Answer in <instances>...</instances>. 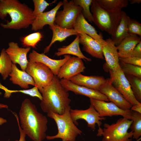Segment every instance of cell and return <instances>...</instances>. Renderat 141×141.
Segmentation results:
<instances>
[{
  "mask_svg": "<svg viewBox=\"0 0 141 141\" xmlns=\"http://www.w3.org/2000/svg\"><path fill=\"white\" fill-rule=\"evenodd\" d=\"M7 122V120L2 118L0 117V125Z\"/></svg>",
  "mask_w": 141,
  "mask_h": 141,
  "instance_id": "cell-42",
  "label": "cell"
},
{
  "mask_svg": "<svg viewBox=\"0 0 141 141\" xmlns=\"http://www.w3.org/2000/svg\"><path fill=\"white\" fill-rule=\"evenodd\" d=\"M119 60L125 63L141 66V58L131 56L119 58Z\"/></svg>",
  "mask_w": 141,
  "mask_h": 141,
  "instance_id": "cell-37",
  "label": "cell"
},
{
  "mask_svg": "<svg viewBox=\"0 0 141 141\" xmlns=\"http://www.w3.org/2000/svg\"><path fill=\"white\" fill-rule=\"evenodd\" d=\"M12 63L5 49H3L0 55V73L3 79H6L10 73Z\"/></svg>",
  "mask_w": 141,
  "mask_h": 141,
  "instance_id": "cell-27",
  "label": "cell"
},
{
  "mask_svg": "<svg viewBox=\"0 0 141 141\" xmlns=\"http://www.w3.org/2000/svg\"><path fill=\"white\" fill-rule=\"evenodd\" d=\"M132 122L122 118L111 124L105 123L103 128L98 127L96 136H102V141H132L133 131L128 132Z\"/></svg>",
  "mask_w": 141,
  "mask_h": 141,
  "instance_id": "cell-6",
  "label": "cell"
},
{
  "mask_svg": "<svg viewBox=\"0 0 141 141\" xmlns=\"http://www.w3.org/2000/svg\"><path fill=\"white\" fill-rule=\"evenodd\" d=\"M70 113L71 118L76 125L78 124V120L83 119L87 122V126L93 131L96 129V124L98 127H100L102 124V121L106 119L105 117H100L98 113L91 104L88 108L85 110L70 109Z\"/></svg>",
  "mask_w": 141,
  "mask_h": 141,
  "instance_id": "cell-11",
  "label": "cell"
},
{
  "mask_svg": "<svg viewBox=\"0 0 141 141\" xmlns=\"http://www.w3.org/2000/svg\"><path fill=\"white\" fill-rule=\"evenodd\" d=\"M69 105L66 109L62 115L50 112L47 114V116L53 119L56 124L58 132L54 136H46L49 140L60 138L62 141H75L76 137L82 133L73 121L71 117Z\"/></svg>",
  "mask_w": 141,
  "mask_h": 141,
  "instance_id": "cell-5",
  "label": "cell"
},
{
  "mask_svg": "<svg viewBox=\"0 0 141 141\" xmlns=\"http://www.w3.org/2000/svg\"><path fill=\"white\" fill-rule=\"evenodd\" d=\"M4 90L5 92L4 96L6 98H9L13 93L20 92L28 95L32 97H37L40 101L42 99V97L41 94L39 91L38 89L35 86L32 89L27 90H10L5 88Z\"/></svg>",
  "mask_w": 141,
  "mask_h": 141,
  "instance_id": "cell-34",
  "label": "cell"
},
{
  "mask_svg": "<svg viewBox=\"0 0 141 141\" xmlns=\"http://www.w3.org/2000/svg\"><path fill=\"white\" fill-rule=\"evenodd\" d=\"M49 27L52 32V37L49 45L44 49V53H47L49 51L51 46L55 42H61L71 36L77 35L79 34L73 28H63L55 24L52 26H49Z\"/></svg>",
  "mask_w": 141,
  "mask_h": 141,
  "instance_id": "cell-24",
  "label": "cell"
},
{
  "mask_svg": "<svg viewBox=\"0 0 141 141\" xmlns=\"http://www.w3.org/2000/svg\"><path fill=\"white\" fill-rule=\"evenodd\" d=\"M20 125L26 135L34 141H43L45 138L48 120L38 110L28 98L22 102L19 112Z\"/></svg>",
  "mask_w": 141,
  "mask_h": 141,
  "instance_id": "cell-1",
  "label": "cell"
},
{
  "mask_svg": "<svg viewBox=\"0 0 141 141\" xmlns=\"http://www.w3.org/2000/svg\"><path fill=\"white\" fill-rule=\"evenodd\" d=\"M131 19L125 11H122L120 22L114 34L111 36V39L116 46L118 45L125 38L130 35L128 32V26Z\"/></svg>",
  "mask_w": 141,
  "mask_h": 141,
  "instance_id": "cell-26",
  "label": "cell"
},
{
  "mask_svg": "<svg viewBox=\"0 0 141 141\" xmlns=\"http://www.w3.org/2000/svg\"><path fill=\"white\" fill-rule=\"evenodd\" d=\"M9 15L11 21L0 24L5 29L20 30L26 28L31 25L36 17L33 10L25 3L17 0H0V18L4 19Z\"/></svg>",
  "mask_w": 141,
  "mask_h": 141,
  "instance_id": "cell-3",
  "label": "cell"
},
{
  "mask_svg": "<svg viewBox=\"0 0 141 141\" xmlns=\"http://www.w3.org/2000/svg\"><path fill=\"white\" fill-rule=\"evenodd\" d=\"M99 91L105 95L109 100L121 109L124 110H131L132 105L123 97L114 86L109 79L100 88Z\"/></svg>",
  "mask_w": 141,
  "mask_h": 141,
  "instance_id": "cell-13",
  "label": "cell"
},
{
  "mask_svg": "<svg viewBox=\"0 0 141 141\" xmlns=\"http://www.w3.org/2000/svg\"><path fill=\"white\" fill-rule=\"evenodd\" d=\"M132 56L141 58V42L137 45L134 49Z\"/></svg>",
  "mask_w": 141,
  "mask_h": 141,
  "instance_id": "cell-39",
  "label": "cell"
},
{
  "mask_svg": "<svg viewBox=\"0 0 141 141\" xmlns=\"http://www.w3.org/2000/svg\"><path fill=\"white\" fill-rule=\"evenodd\" d=\"M130 85L136 100L141 103V79L132 75L125 74Z\"/></svg>",
  "mask_w": 141,
  "mask_h": 141,
  "instance_id": "cell-29",
  "label": "cell"
},
{
  "mask_svg": "<svg viewBox=\"0 0 141 141\" xmlns=\"http://www.w3.org/2000/svg\"><path fill=\"white\" fill-rule=\"evenodd\" d=\"M13 114L16 118L20 133V137L19 140H16L15 141H26L25 137L26 135L20 127L19 117L14 112Z\"/></svg>",
  "mask_w": 141,
  "mask_h": 141,
  "instance_id": "cell-38",
  "label": "cell"
},
{
  "mask_svg": "<svg viewBox=\"0 0 141 141\" xmlns=\"http://www.w3.org/2000/svg\"><path fill=\"white\" fill-rule=\"evenodd\" d=\"M90 104L92 105L101 117L106 116L111 117L114 116L120 115L123 118L132 120L131 110L122 109L112 102L90 98Z\"/></svg>",
  "mask_w": 141,
  "mask_h": 141,
  "instance_id": "cell-10",
  "label": "cell"
},
{
  "mask_svg": "<svg viewBox=\"0 0 141 141\" xmlns=\"http://www.w3.org/2000/svg\"><path fill=\"white\" fill-rule=\"evenodd\" d=\"M93 22L102 31L114 35L121 19V10H109L92 0L91 7Z\"/></svg>",
  "mask_w": 141,
  "mask_h": 141,
  "instance_id": "cell-4",
  "label": "cell"
},
{
  "mask_svg": "<svg viewBox=\"0 0 141 141\" xmlns=\"http://www.w3.org/2000/svg\"><path fill=\"white\" fill-rule=\"evenodd\" d=\"M141 139V138L140 137L137 140H136V141H138L140 140Z\"/></svg>",
  "mask_w": 141,
  "mask_h": 141,
  "instance_id": "cell-44",
  "label": "cell"
},
{
  "mask_svg": "<svg viewBox=\"0 0 141 141\" xmlns=\"http://www.w3.org/2000/svg\"><path fill=\"white\" fill-rule=\"evenodd\" d=\"M110 74L109 79L123 97L132 105L140 103L136 99L130 84L120 67L114 69H108Z\"/></svg>",
  "mask_w": 141,
  "mask_h": 141,
  "instance_id": "cell-8",
  "label": "cell"
},
{
  "mask_svg": "<svg viewBox=\"0 0 141 141\" xmlns=\"http://www.w3.org/2000/svg\"><path fill=\"white\" fill-rule=\"evenodd\" d=\"M74 29L78 33H85L95 40L101 45L105 42L101 34H98L95 27L90 24L81 13L76 19L74 27Z\"/></svg>",
  "mask_w": 141,
  "mask_h": 141,
  "instance_id": "cell-19",
  "label": "cell"
},
{
  "mask_svg": "<svg viewBox=\"0 0 141 141\" xmlns=\"http://www.w3.org/2000/svg\"><path fill=\"white\" fill-rule=\"evenodd\" d=\"M80 43L83 46V50L93 57L104 59L101 46L95 40L87 34L78 33Z\"/></svg>",
  "mask_w": 141,
  "mask_h": 141,
  "instance_id": "cell-20",
  "label": "cell"
},
{
  "mask_svg": "<svg viewBox=\"0 0 141 141\" xmlns=\"http://www.w3.org/2000/svg\"><path fill=\"white\" fill-rule=\"evenodd\" d=\"M25 71L32 78L38 89L49 85L54 75L48 66L39 62L28 61Z\"/></svg>",
  "mask_w": 141,
  "mask_h": 141,
  "instance_id": "cell-9",
  "label": "cell"
},
{
  "mask_svg": "<svg viewBox=\"0 0 141 141\" xmlns=\"http://www.w3.org/2000/svg\"><path fill=\"white\" fill-rule=\"evenodd\" d=\"M81 58L78 57H70L62 66L57 75L60 79L69 80L81 72L86 68Z\"/></svg>",
  "mask_w": 141,
  "mask_h": 141,
  "instance_id": "cell-12",
  "label": "cell"
},
{
  "mask_svg": "<svg viewBox=\"0 0 141 141\" xmlns=\"http://www.w3.org/2000/svg\"><path fill=\"white\" fill-rule=\"evenodd\" d=\"M42 35L37 32L34 33L23 37L21 40L22 44L25 46L35 48L38 43L41 40Z\"/></svg>",
  "mask_w": 141,
  "mask_h": 141,
  "instance_id": "cell-33",
  "label": "cell"
},
{
  "mask_svg": "<svg viewBox=\"0 0 141 141\" xmlns=\"http://www.w3.org/2000/svg\"><path fill=\"white\" fill-rule=\"evenodd\" d=\"M9 75L10 76L9 79L13 84L17 85L22 88L28 89L29 85L35 86L32 78L25 71L19 69L15 64L12 63L11 71Z\"/></svg>",
  "mask_w": 141,
  "mask_h": 141,
  "instance_id": "cell-22",
  "label": "cell"
},
{
  "mask_svg": "<svg viewBox=\"0 0 141 141\" xmlns=\"http://www.w3.org/2000/svg\"><path fill=\"white\" fill-rule=\"evenodd\" d=\"M8 106L7 105L0 103V109L3 108L8 109Z\"/></svg>",
  "mask_w": 141,
  "mask_h": 141,
  "instance_id": "cell-43",
  "label": "cell"
},
{
  "mask_svg": "<svg viewBox=\"0 0 141 141\" xmlns=\"http://www.w3.org/2000/svg\"><path fill=\"white\" fill-rule=\"evenodd\" d=\"M102 7L109 10H121L128 4L127 0H96Z\"/></svg>",
  "mask_w": 141,
  "mask_h": 141,
  "instance_id": "cell-28",
  "label": "cell"
},
{
  "mask_svg": "<svg viewBox=\"0 0 141 141\" xmlns=\"http://www.w3.org/2000/svg\"><path fill=\"white\" fill-rule=\"evenodd\" d=\"M71 56L69 55H65L62 59H53L47 56L44 53H39L33 50L29 55V61L39 62L44 64L51 69L54 75L57 76L61 67Z\"/></svg>",
  "mask_w": 141,
  "mask_h": 141,
  "instance_id": "cell-14",
  "label": "cell"
},
{
  "mask_svg": "<svg viewBox=\"0 0 141 141\" xmlns=\"http://www.w3.org/2000/svg\"><path fill=\"white\" fill-rule=\"evenodd\" d=\"M42 97L40 103L42 111L62 115L71 102L68 91L61 85L60 79L54 75L48 85L39 89Z\"/></svg>",
  "mask_w": 141,
  "mask_h": 141,
  "instance_id": "cell-2",
  "label": "cell"
},
{
  "mask_svg": "<svg viewBox=\"0 0 141 141\" xmlns=\"http://www.w3.org/2000/svg\"><path fill=\"white\" fill-rule=\"evenodd\" d=\"M140 141V140H139V141Z\"/></svg>",
  "mask_w": 141,
  "mask_h": 141,
  "instance_id": "cell-45",
  "label": "cell"
},
{
  "mask_svg": "<svg viewBox=\"0 0 141 141\" xmlns=\"http://www.w3.org/2000/svg\"><path fill=\"white\" fill-rule=\"evenodd\" d=\"M69 80L77 85L98 91L107 81L103 76H86L81 73Z\"/></svg>",
  "mask_w": 141,
  "mask_h": 141,
  "instance_id": "cell-18",
  "label": "cell"
},
{
  "mask_svg": "<svg viewBox=\"0 0 141 141\" xmlns=\"http://www.w3.org/2000/svg\"><path fill=\"white\" fill-rule=\"evenodd\" d=\"M131 115L132 122L130 128L133 131L132 138L136 140L141 136V113L132 111Z\"/></svg>",
  "mask_w": 141,
  "mask_h": 141,
  "instance_id": "cell-30",
  "label": "cell"
},
{
  "mask_svg": "<svg viewBox=\"0 0 141 141\" xmlns=\"http://www.w3.org/2000/svg\"><path fill=\"white\" fill-rule=\"evenodd\" d=\"M131 110L141 113V103L138 104L132 105Z\"/></svg>",
  "mask_w": 141,
  "mask_h": 141,
  "instance_id": "cell-40",
  "label": "cell"
},
{
  "mask_svg": "<svg viewBox=\"0 0 141 141\" xmlns=\"http://www.w3.org/2000/svg\"><path fill=\"white\" fill-rule=\"evenodd\" d=\"M130 2L131 4H133L136 3L140 4L141 2V0H130L128 1Z\"/></svg>",
  "mask_w": 141,
  "mask_h": 141,
  "instance_id": "cell-41",
  "label": "cell"
},
{
  "mask_svg": "<svg viewBox=\"0 0 141 141\" xmlns=\"http://www.w3.org/2000/svg\"><path fill=\"white\" fill-rule=\"evenodd\" d=\"M62 2L63 9L57 12L54 24L63 28H73L76 19L82 12V8L76 5L74 0H63Z\"/></svg>",
  "mask_w": 141,
  "mask_h": 141,
  "instance_id": "cell-7",
  "label": "cell"
},
{
  "mask_svg": "<svg viewBox=\"0 0 141 141\" xmlns=\"http://www.w3.org/2000/svg\"><path fill=\"white\" fill-rule=\"evenodd\" d=\"M119 65L125 74L134 76L141 79V66L125 63L120 60Z\"/></svg>",
  "mask_w": 141,
  "mask_h": 141,
  "instance_id": "cell-31",
  "label": "cell"
},
{
  "mask_svg": "<svg viewBox=\"0 0 141 141\" xmlns=\"http://www.w3.org/2000/svg\"><path fill=\"white\" fill-rule=\"evenodd\" d=\"M101 46L107 70H114L119 67L118 50L111 39L110 37L106 39L104 43Z\"/></svg>",
  "mask_w": 141,
  "mask_h": 141,
  "instance_id": "cell-17",
  "label": "cell"
},
{
  "mask_svg": "<svg viewBox=\"0 0 141 141\" xmlns=\"http://www.w3.org/2000/svg\"><path fill=\"white\" fill-rule=\"evenodd\" d=\"M61 85L68 91H70L76 95H81L96 99L108 102L107 97L99 91L95 90L77 85L70 80L64 79H60Z\"/></svg>",
  "mask_w": 141,
  "mask_h": 141,
  "instance_id": "cell-15",
  "label": "cell"
},
{
  "mask_svg": "<svg viewBox=\"0 0 141 141\" xmlns=\"http://www.w3.org/2000/svg\"><path fill=\"white\" fill-rule=\"evenodd\" d=\"M128 32L129 35L141 37V24L136 20L131 19L128 24Z\"/></svg>",
  "mask_w": 141,
  "mask_h": 141,
  "instance_id": "cell-36",
  "label": "cell"
},
{
  "mask_svg": "<svg viewBox=\"0 0 141 141\" xmlns=\"http://www.w3.org/2000/svg\"><path fill=\"white\" fill-rule=\"evenodd\" d=\"M34 9L33 10V14L36 17L38 15L42 13L47 7L54 2L51 3H48L44 0H33Z\"/></svg>",
  "mask_w": 141,
  "mask_h": 141,
  "instance_id": "cell-35",
  "label": "cell"
},
{
  "mask_svg": "<svg viewBox=\"0 0 141 141\" xmlns=\"http://www.w3.org/2000/svg\"><path fill=\"white\" fill-rule=\"evenodd\" d=\"M79 36L77 35L74 40L67 46L58 48L54 55L57 56L65 55H72L80 58L85 61H91V59L85 56L82 52L79 46Z\"/></svg>",
  "mask_w": 141,
  "mask_h": 141,
  "instance_id": "cell-25",
  "label": "cell"
},
{
  "mask_svg": "<svg viewBox=\"0 0 141 141\" xmlns=\"http://www.w3.org/2000/svg\"><path fill=\"white\" fill-rule=\"evenodd\" d=\"M141 42V37L136 35H130L125 38L116 46L119 58L132 56L133 51Z\"/></svg>",
  "mask_w": 141,
  "mask_h": 141,
  "instance_id": "cell-23",
  "label": "cell"
},
{
  "mask_svg": "<svg viewBox=\"0 0 141 141\" xmlns=\"http://www.w3.org/2000/svg\"><path fill=\"white\" fill-rule=\"evenodd\" d=\"M75 4L82 9V13L85 19L91 23L93 22L92 15L90 9L92 0H74Z\"/></svg>",
  "mask_w": 141,
  "mask_h": 141,
  "instance_id": "cell-32",
  "label": "cell"
},
{
  "mask_svg": "<svg viewBox=\"0 0 141 141\" xmlns=\"http://www.w3.org/2000/svg\"><path fill=\"white\" fill-rule=\"evenodd\" d=\"M62 1H60L53 8L49 11L43 12L38 15L33 21L32 25V30L34 31L42 29L44 27L48 25L53 26L56 13L62 5Z\"/></svg>",
  "mask_w": 141,
  "mask_h": 141,
  "instance_id": "cell-21",
  "label": "cell"
},
{
  "mask_svg": "<svg viewBox=\"0 0 141 141\" xmlns=\"http://www.w3.org/2000/svg\"><path fill=\"white\" fill-rule=\"evenodd\" d=\"M8 47L5 51L8 55L13 63H17L20 66L22 70L25 71L28 61L27 54L30 48L20 47L17 43L12 42L8 43Z\"/></svg>",
  "mask_w": 141,
  "mask_h": 141,
  "instance_id": "cell-16",
  "label": "cell"
}]
</instances>
